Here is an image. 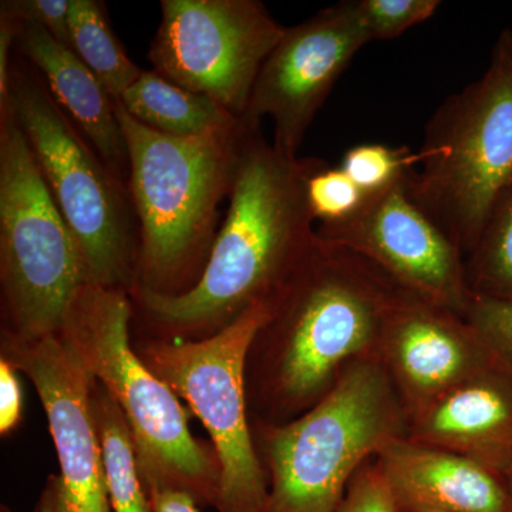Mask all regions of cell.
Masks as SVG:
<instances>
[{"label": "cell", "mask_w": 512, "mask_h": 512, "mask_svg": "<svg viewBox=\"0 0 512 512\" xmlns=\"http://www.w3.org/2000/svg\"><path fill=\"white\" fill-rule=\"evenodd\" d=\"M242 123L227 214L200 281L178 296L130 293L147 338L215 335L278 296L313 247L308 181L325 161L286 154L265 140L261 126Z\"/></svg>", "instance_id": "6da1fadb"}, {"label": "cell", "mask_w": 512, "mask_h": 512, "mask_svg": "<svg viewBox=\"0 0 512 512\" xmlns=\"http://www.w3.org/2000/svg\"><path fill=\"white\" fill-rule=\"evenodd\" d=\"M402 289L362 256L316 235L249 349L252 424L296 419L346 367L377 355L387 313Z\"/></svg>", "instance_id": "7a4b0ae2"}, {"label": "cell", "mask_w": 512, "mask_h": 512, "mask_svg": "<svg viewBox=\"0 0 512 512\" xmlns=\"http://www.w3.org/2000/svg\"><path fill=\"white\" fill-rule=\"evenodd\" d=\"M126 140L128 192L138 225L133 291L178 296L200 281L228 201L244 123L201 137H173L116 101Z\"/></svg>", "instance_id": "3957f363"}, {"label": "cell", "mask_w": 512, "mask_h": 512, "mask_svg": "<svg viewBox=\"0 0 512 512\" xmlns=\"http://www.w3.org/2000/svg\"><path fill=\"white\" fill-rule=\"evenodd\" d=\"M133 318L130 293L87 282L59 335L126 416L144 485L183 491L200 507H214L221 480L217 453L191 433L180 397L141 360L131 342Z\"/></svg>", "instance_id": "277c9868"}, {"label": "cell", "mask_w": 512, "mask_h": 512, "mask_svg": "<svg viewBox=\"0 0 512 512\" xmlns=\"http://www.w3.org/2000/svg\"><path fill=\"white\" fill-rule=\"evenodd\" d=\"M407 429L409 417L379 356L356 360L301 416L252 424L269 481L264 512H335L357 471Z\"/></svg>", "instance_id": "5b68a950"}, {"label": "cell", "mask_w": 512, "mask_h": 512, "mask_svg": "<svg viewBox=\"0 0 512 512\" xmlns=\"http://www.w3.org/2000/svg\"><path fill=\"white\" fill-rule=\"evenodd\" d=\"M410 194L470 254L512 185V30L477 82L447 97L427 123Z\"/></svg>", "instance_id": "8992f818"}, {"label": "cell", "mask_w": 512, "mask_h": 512, "mask_svg": "<svg viewBox=\"0 0 512 512\" xmlns=\"http://www.w3.org/2000/svg\"><path fill=\"white\" fill-rule=\"evenodd\" d=\"M6 109L22 127L47 187L72 229L90 284L133 291L138 225L127 184L101 160L23 56L12 63Z\"/></svg>", "instance_id": "52a82bcc"}, {"label": "cell", "mask_w": 512, "mask_h": 512, "mask_svg": "<svg viewBox=\"0 0 512 512\" xmlns=\"http://www.w3.org/2000/svg\"><path fill=\"white\" fill-rule=\"evenodd\" d=\"M86 266L10 109L0 111V288L2 332L59 335Z\"/></svg>", "instance_id": "ba28073f"}, {"label": "cell", "mask_w": 512, "mask_h": 512, "mask_svg": "<svg viewBox=\"0 0 512 512\" xmlns=\"http://www.w3.org/2000/svg\"><path fill=\"white\" fill-rule=\"evenodd\" d=\"M278 296L255 303L208 338H144L134 345L148 369L188 403L210 434L221 467L214 505L218 512H264L268 500V474L256 450L249 414L247 362Z\"/></svg>", "instance_id": "9c48e42d"}, {"label": "cell", "mask_w": 512, "mask_h": 512, "mask_svg": "<svg viewBox=\"0 0 512 512\" xmlns=\"http://www.w3.org/2000/svg\"><path fill=\"white\" fill-rule=\"evenodd\" d=\"M285 30L259 0H163L148 59L165 79L242 119Z\"/></svg>", "instance_id": "30bf717a"}, {"label": "cell", "mask_w": 512, "mask_h": 512, "mask_svg": "<svg viewBox=\"0 0 512 512\" xmlns=\"http://www.w3.org/2000/svg\"><path fill=\"white\" fill-rule=\"evenodd\" d=\"M409 175L366 195L345 220L319 224L316 235L362 256L406 291L466 316L474 298L466 255L414 200Z\"/></svg>", "instance_id": "8fae6325"}, {"label": "cell", "mask_w": 512, "mask_h": 512, "mask_svg": "<svg viewBox=\"0 0 512 512\" xmlns=\"http://www.w3.org/2000/svg\"><path fill=\"white\" fill-rule=\"evenodd\" d=\"M0 357L28 377L45 410L60 474L40 503L57 512H111L93 413L94 377L60 335L20 339L2 332Z\"/></svg>", "instance_id": "7c38bea8"}, {"label": "cell", "mask_w": 512, "mask_h": 512, "mask_svg": "<svg viewBox=\"0 0 512 512\" xmlns=\"http://www.w3.org/2000/svg\"><path fill=\"white\" fill-rule=\"evenodd\" d=\"M367 43L356 0L329 6L301 25L286 28L256 77L242 120L261 126L264 117H271L272 144L298 156L320 107Z\"/></svg>", "instance_id": "4fadbf2b"}, {"label": "cell", "mask_w": 512, "mask_h": 512, "mask_svg": "<svg viewBox=\"0 0 512 512\" xmlns=\"http://www.w3.org/2000/svg\"><path fill=\"white\" fill-rule=\"evenodd\" d=\"M377 356L409 421L494 362L466 316L406 289L387 313Z\"/></svg>", "instance_id": "5bb4252c"}, {"label": "cell", "mask_w": 512, "mask_h": 512, "mask_svg": "<svg viewBox=\"0 0 512 512\" xmlns=\"http://www.w3.org/2000/svg\"><path fill=\"white\" fill-rule=\"evenodd\" d=\"M373 463L397 512H512L504 477L446 448L400 436Z\"/></svg>", "instance_id": "9a60e30c"}, {"label": "cell", "mask_w": 512, "mask_h": 512, "mask_svg": "<svg viewBox=\"0 0 512 512\" xmlns=\"http://www.w3.org/2000/svg\"><path fill=\"white\" fill-rule=\"evenodd\" d=\"M406 436L507 477L512 471V376L491 363L414 414Z\"/></svg>", "instance_id": "2e32d148"}, {"label": "cell", "mask_w": 512, "mask_h": 512, "mask_svg": "<svg viewBox=\"0 0 512 512\" xmlns=\"http://www.w3.org/2000/svg\"><path fill=\"white\" fill-rule=\"evenodd\" d=\"M18 22V20H16ZM19 55L42 76L47 90L111 171L127 184L130 163L116 101L70 47L32 22H18Z\"/></svg>", "instance_id": "e0dca14e"}, {"label": "cell", "mask_w": 512, "mask_h": 512, "mask_svg": "<svg viewBox=\"0 0 512 512\" xmlns=\"http://www.w3.org/2000/svg\"><path fill=\"white\" fill-rule=\"evenodd\" d=\"M117 101L144 126L173 137H201L241 121L214 100L165 79L156 70H143Z\"/></svg>", "instance_id": "ac0fdd59"}, {"label": "cell", "mask_w": 512, "mask_h": 512, "mask_svg": "<svg viewBox=\"0 0 512 512\" xmlns=\"http://www.w3.org/2000/svg\"><path fill=\"white\" fill-rule=\"evenodd\" d=\"M93 413L103 450L104 477L111 512H153L126 416L96 380L93 386Z\"/></svg>", "instance_id": "d6986e66"}, {"label": "cell", "mask_w": 512, "mask_h": 512, "mask_svg": "<svg viewBox=\"0 0 512 512\" xmlns=\"http://www.w3.org/2000/svg\"><path fill=\"white\" fill-rule=\"evenodd\" d=\"M70 49L92 70L114 100H120L143 73L127 56L111 29L106 5L100 0H72Z\"/></svg>", "instance_id": "ffe728a7"}, {"label": "cell", "mask_w": 512, "mask_h": 512, "mask_svg": "<svg viewBox=\"0 0 512 512\" xmlns=\"http://www.w3.org/2000/svg\"><path fill=\"white\" fill-rule=\"evenodd\" d=\"M466 269L474 295L512 305V185L466 256Z\"/></svg>", "instance_id": "44dd1931"}, {"label": "cell", "mask_w": 512, "mask_h": 512, "mask_svg": "<svg viewBox=\"0 0 512 512\" xmlns=\"http://www.w3.org/2000/svg\"><path fill=\"white\" fill-rule=\"evenodd\" d=\"M417 153L409 147L359 144L346 151L339 167L366 195L399 183L417 167Z\"/></svg>", "instance_id": "7402d4cb"}, {"label": "cell", "mask_w": 512, "mask_h": 512, "mask_svg": "<svg viewBox=\"0 0 512 512\" xmlns=\"http://www.w3.org/2000/svg\"><path fill=\"white\" fill-rule=\"evenodd\" d=\"M440 5L439 0H356L370 42L397 39L431 19Z\"/></svg>", "instance_id": "603a6c76"}, {"label": "cell", "mask_w": 512, "mask_h": 512, "mask_svg": "<svg viewBox=\"0 0 512 512\" xmlns=\"http://www.w3.org/2000/svg\"><path fill=\"white\" fill-rule=\"evenodd\" d=\"M365 198V192L340 167L326 164L308 181L309 208L319 224L345 220L357 211Z\"/></svg>", "instance_id": "cb8c5ba5"}, {"label": "cell", "mask_w": 512, "mask_h": 512, "mask_svg": "<svg viewBox=\"0 0 512 512\" xmlns=\"http://www.w3.org/2000/svg\"><path fill=\"white\" fill-rule=\"evenodd\" d=\"M467 322L493 356L494 362L512 376V305L474 295Z\"/></svg>", "instance_id": "d4e9b609"}, {"label": "cell", "mask_w": 512, "mask_h": 512, "mask_svg": "<svg viewBox=\"0 0 512 512\" xmlns=\"http://www.w3.org/2000/svg\"><path fill=\"white\" fill-rule=\"evenodd\" d=\"M72 0H3L0 9L18 22H32L70 47Z\"/></svg>", "instance_id": "484cf974"}, {"label": "cell", "mask_w": 512, "mask_h": 512, "mask_svg": "<svg viewBox=\"0 0 512 512\" xmlns=\"http://www.w3.org/2000/svg\"><path fill=\"white\" fill-rule=\"evenodd\" d=\"M335 512H397L375 463L369 461L357 471Z\"/></svg>", "instance_id": "4316f807"}, {"label": "cell", "mask_w": 512, "mask_h": 512, "mask_svg": "<svg viewBox=\"0 0 512 512\" xmlns=\"http://www.w3.org/2000/svg\"><path fill=\"white\" fill-rule=\"evenodd\" d=\"M22 373L5 357H0V434L8 437L18 429L23 417Z\"/></svg>", "instance_id": "83f0119b"}, {"label": "cell", "mask_w": 512, "mask_h": 512, "mask_svg": "<svg viewBox=\"0 0 512 512\" xmlns=\"http://www.w3.org/2000/svg\"><path fill=\"white\" fill-rule=\"evenodd\" d=\"M18 22L5 10L0 9V111L8 106L10 79H12L13 45L16 43Z\"/></svg>", "instance_id": "f1b7e54d"}, {"label": "cell", "mask_w": 512, "mask_h": 512, "mask_svg": "<svg viewBox=\"0 0 512 512\" xmlns=\"http://www.w3.org/2000/svg\"><path fill=\"white\" fill-rule=\"evenodd\" d=\"M146 488L153 512H198L200 505L183 491L160 485H148Z\"/></svg>", "instance_id": "f546056e"}, {"label": "cell", "mask_w": 512, "mask_h": 512, "mask_svg": "<svg viewBox=\"0 0 512 512\" xmlns=\"http://www.w3.org/2000/svg\"><path fill=\"white\" fill-rule=\"evenodd\" d=\"M39 512H57V511L53 510V508L49 507V505L40 503V505H39Z\"/></svg>", "instance_id": "4dcf8cb0"}, {"label": "cell", "mask_w": 512, "mask_h": 512, "mask_svg": "<svg viewBox=\"0 0 512 512\" xmlns=\"http://www.w3.org/2000/svg\"><path fill=\"white\" fill-rule=\"evenodd\" d=\"M505 480H507L508 490H510L511 501H512V471L510 474H508L507 477H505Z\"/></svg>", "instance_id": "1f68e13d"}]
</instances>
